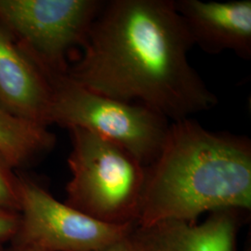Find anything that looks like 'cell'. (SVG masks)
I'll list each match as a JSON object with an SVG mask.
<instances>
[{"instance_id": "4", "label": "cell", "mask_w": 251, "mask_h": 251, "mask_svg": "<svg viewBox=\"0 0 251 251\" xmlns=\"http://www.w3.org/2000/svg\"><path fill=\"white\" fill-rule=\"evenodd\" d=\"M49 77L52 94L48 125L85 129L124 148L145 167L157 158L169 130L168 118L144 104L89 90L66 74Z\"/></svg>"}, {"instance_id": "15", "label": "cell", "mask_w": 251, "mask_h": 251, "mask_svg": "<svg viewBox=\"0 0 251 251\" xmlns=\"http://www.w3.org/2000/svg\"><path fill=\"white\" fill-rule=\"evenodd\" d=\"M0 251H3V250H2V249H1V247H0Z\"/></svg>"}, {"instance_id": "1", "label": "cell", "mask_w": 251, "mask_h": 251, "mask_svg": "<svg viewBox=\"0 0 251 251\" xmlns=\"http://www.w3.org/2000/svg\"><path fill=\"white\" fill-rule=\"evenodd\" d=\"M193 47L175 0L105 1L66 75L92 91L178 121L218 102L189 63Z\"/></svg>"}, {"instance_id": "14", "label": "cell", "mask_w": 251, "mask_h": 251, "mask_svg": "<svg viewBox=\"0 0 251 251\" xmlns=\"http://www.w3.org/2000/svg\"><path fill=\"white\" fill-rule=\"evenodd\" d=\"M8 251H47L35 246H11Z\"/></svg>"}, {"instance_id": "9", "label": "cell", "mask_w": 251, "mask_h": 251, "mask_svg": "<svg viewBox=\"0 0 251 251\" xmlns=\"http://www.w3.org/2000/svg\"><path fill=\"white\" fill-rule=\"evenodd\" d=\"M51 94L48 74L0 24V106L19 118L49 126Z\"/></svg>"}, {"instance_id": "2", "label": "cell", "mask_w": 251, "mask_h": 251, "mask_svg": "<svg viewBox=\"0 0 251 251\" xmlns=\"http://www.w3.org/2000/svg\"><path fill=\"white\" fill-rule=\"evenodd\" d=\"M251 211V141L211 131L188 117L172 121L161 151L147 167L137 225L197 224L205 212Z\"/></svg>"}, {"instance_id": "11", "label": "cell", "mask_w": 251, "mask_h": 251, "mask_svg": "<svg viewBox=\"0 0 251 251\" xmlns=\"http://www.w3.org/2000/svg\"><path fill=\"white\" fill-rule=\"evenodd\" d=\"M0 207L20 211L18 175L0 153Z\"/></svg>"}, {"instance_id": "10", "label": "cell", "mask_w": 251, "mask_h": 251, "mask_svg": "<svg viewBox=\"0 0 251 251\" xmlns=\"http://www.w3.org/2000/svg\"><path fill=\"white\" fill-rule=\"evenodd\" d=\"M55 142L48 126L19 118L0 106V153L13 170L50 152Z\"/></svg>"}, {"instance_id": "8", "label": "cell", "mask_w": 251, "mask_h": 251, "mask_svg": "<svg viewBox=\"0 0 251 251\" xmlns=\"http://www.w3.org/2000/svg\"><path fill=\"white\" fill-rule=\"evenodd\" d=\"M243 213L226 208L210 212L199 225L169 220L135 225L128 238L135 251H236Z\"/></svg>"}, {"instance_id": "6", "label": "cell", "mask_w": 251, "mask_h": 251, "mask_svg": "<svg viewBox=\"0 0 251 251\" xmlns=\"http://www.w3.org/2000/svg\"><path fill=\"white\" fill-rule=\"evenodd\" d=\"M20 225L11 246L47 251H97L131 233L135 225H111L53 198L30 177L17 174Z\"/></svg>"}, {"instance_id": "3", "label": "cell", "mask_w": 251, "mask_h": 251, "mask_svg": "<svg viewBox=\"0 0 251 251\" xmlns=\"http://www.w3.org/2000/svg\"><path fill=\"white\" fill-rule=\"evenodd\" d=\"M69 130L72 178L64 203L103 224L137 225L147 167L117 144L82 128Z\"/></svg>"}, {"instance_id": "13", "label": "cell", "mask_w": 251, "mask_h": 251, "mask_svg": "<svg viewBox=\"0 0 251 251\" xmlns=\"http://www.w3.org/2000/svg\"><path fill=\"white\" fill-rule=\"evenodd\" d=\"M128 235L97 251H135L131 243L129 241Z\"/></svg>"}, {"instance_id": "7", "label": "cell", "mask_w": 251, "mask_h": 251, "mask_svg": "<svg viewBox=\"0 0 251 251\" xmlns=\"http://www.w3.org/2000/svg\"><path fill=\"white\" fill-rule=\"evenodd\" d=\"M194 46L209 54L251 58V0H175Z\"/></svg>"}, {"instance_id": "5", "label": "cell", "mask_w": 251, "mask_h": 251, "mask_svg": "<svg viewBox=\"0 0 251 251\" xmlns=\"http://www.w3.org/2000/svg\"><path fill=\"white\" fill-rule=\"evenodd\" d=\"M105 1L0 0V24L48 75L66 74Z\"/></svg>"}, {"instance_id": "12", "label": "cell", "mask_w": 251, "mask_h": 251, "mask_svg": "<svg viewBox=\"0 0 251 251\" xmlns=\"http://www.w3.org/2000/svg\"><path fill=\"white\" fill-rule=\"evenodd\" d=\"M20 213L0 207V244L11 241L18 231Z\"/></svg>"}]
</instances>
